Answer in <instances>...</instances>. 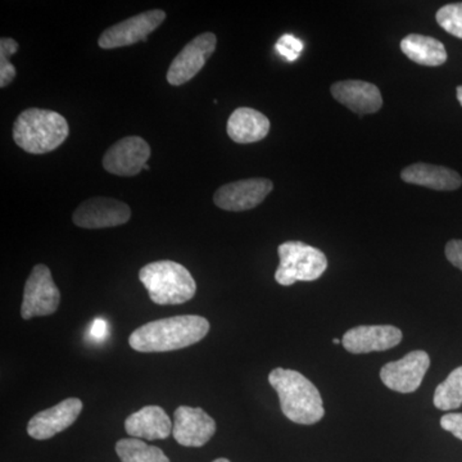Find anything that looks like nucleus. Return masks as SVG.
Here are the masks:
<instances>
[{"label": "nucleus", "instance_id": "f257e3e1", "mask_svg": "<svg viewBox=\"0 0 462 462\" xmlns=\"http://www.w3.org/2000/svg\"><path fill=\"white\" fill-rule=\"evenodd\" d=\"M208 331L209 322L202 316H173L142 325L129 343L138 352L178 351L200 342Z\"/></svg>", "mask_w": 462, "mask_h": 462}, {"label": "nucleus", "instance_id": "f03ea898", "mask_svg": "<svg viewBox=\"0 0 462 462\" xmlns=\"http://www.w3.org/2000/svg\"><path fill=\"white\" fill-rule=\"evenodd\" d=\"M269 382L278 393L282 411L289 420L312 425L324 418L320 392L302 374L278 367L270 373Z\"/></svg>", "mask_w": 462, "mask_h": 462}, {"label": "nucleus", "instance_id": "7ed1b4c3", "mask_svg": "<svg viewBox=\"0 0 462 462\" xmlns=\"http://www.w3.org/2000/svg\"><path fill=\"white\" fill-rule=\"evenodd\" d=\"M69 134L66 118L50 109H26L18 116L14 126L18 147L32 154L50 153L66 141Z\"/></svg>", "mask_w": 462, "mask_h": 462}, {"label": "nucleus", "instance_id": "20e7f679", "mask_svg": "<svg viewBox=\"0 0 462 462\" xmlns=\"http://www.w3.org/2000/svg\"><path fill=\"white\" fill-rule=\"evenodd\" d=\"M139 279L156 305H182L196 296L197 284L187 267L173 261H156L139 272Z\"/></svg>", "mask_w": 462, "mask_h": 462}, {"label": "nucleus", "instance_id": "39448f33", "mask_svg": "<svg viewBox=\"0 0 462 462\" xmlns=\"http://www.w3.org/2000/svg\"><path fill=\"white\" fill-rule=\"evenodd\" d=\"M279 263L275 281L284 287L297 282H314L328 269V258L320 249L302 242H285L278 248Z\"/></svg>", "mask_w": 462, "mask_h": 462}, {"label": "nucleus", "instance_id": "423d86ee", "mask_svg": "<svg viewBox=\"0 0 462 462\" xmlns=\"http://www.w3.org/2000/svg\"><path fill=\"white\" fill-rule=\"evenodd\" d=\"M60 302V289L51 278L50 267L36 264L33 267L23 291L21 316L23 320L53 315Z\"/></svg>", "mask_w": 462, "mask_h": 462}, {"label": "nucleus", "instance_id": "0eeeda50", "mask_svg": "<svg viewBox=\"0 0 462 462\" xmlns=\"http://www.w3.org/2000/svg\"><path fill=\"white\" fill-rule=\"evenodd\" d=\"M166 20V14L161 9H153L136 14L117 25L109 27L100 35L98 44L102 50L129 47L135 42H145L149 33L154 32Z\"/></svg>", "mask_w": 462, "mask_h": 462}, {"label": "nucleus", "instance_id": "6e6552de", "mask_svg": "<svg viewBox=\"0 0 462 462\" xmlns=\"http://www.w3.org/2000/svg\"><path fill=\"white\" fill-rule=\"evenodd\" d=\"M216 44H217V39L212 32L200 33L193 41L188 42L170 65L169 72H167L169 84L173 87H180V85L190 81L214 54Z\"/></svg>", "mask_w": 462, "mask_h": 462}, {"label": "nucleus", "instance_id": "1a4fd4ad", "mask_svg": "<svg viewBox=\"0 0 462 462\" xmlns=\"http://www.w3.org/2000/svg\"><path fill=\"white\" fill-rule=\"evenodd\" d=\"M430 366V358L427 352H410L401 360L384 365L380 370V379L392 391L412 393L420 387Z\"/></svg>", "mask_w": 462, "mask_h": 462}, {"label": "nucleus", "instance_id": "9d476101", "mask_svg": "<svg viewBox=\"0 0 462 462\" xmlns=\"http://www.w3.org/2000/svg\"><path fill=\"white\" fill-rule=\"evenodd\" d=\"M132 217V209L126 203L114 199L97 197L85 200L74 212V224L84 229H105L120 226Z\"/></svg>", "mask_w": 462, "mask_h": 462}, {"label": "nucleus", "instance_id": "9b49d317", "mask_svg": "<svg viewBox=\"0 0 462 462\" xmlns=\"http://www.w3.org/2000/svg\"><path fill=\"white\" fill-rule=\"evenodd\" d=\"M273 189V184L269 179H245L218 188L214 202L225 211H248L261 205Z\"/></svg>", "mask_w": 462, "mask_h": 462}, {"label": "nucleus", "instance_id": "f8f14e48", "mask_svg": "<svg viewBox=\"0 0 462 462\" xmlns=\"http://www.w3.org/2000/svg\"><path fill=\"white\" fill-rule=\"evenodd\" d=\"M151 147L141 136H127L115 143L103 157V166L117 176L138 175L147 165Z\"/></svg>", "mask_w": 462, "mask_h": 462}, {"label": "nucleus", "instance_id": "ddd939ff", "mask_svg": "<svg viewBox=\"0 0 462 462\" xmlns=\"http://www.w3.org/2000/svg\"><path fill=\"white\" fill-rule=\"evenodd\" d=\"M172 436L184 447L205 446L216 433V422L202 409L180 406L173 413Z\"/></svg>", "mask_w": 462, "mask_h": 462}, {"label": "nucleus", "instance_id": "4468645a", "mask_svg": "<svg viewBox=\"0 0 462 462\" xmlns=\"http://www.w3.org/2000/svg\"><path fill=\"white\" fill-rule=\"evenodd\" d=\"M83 411L79 398H67L44 411L36 413L27 424V433L33 439L45 440L71 427Z\"/></svg>", "mask_w": 462, "mask_h": 462}, {"label": "nucleus", "instance_id": "2eb2a0df", "mask_svg": "<svg viewBox=\"0 0 462 462\" xmlns=\"http://www.w3.org/2000/svg\"><path fill=\"white\" fill-rule=\"evenodd\" d=\"M402 331L392 325H364L346 331L342 345L349 354L363 355L387 351L400 345Z\"/></svg>", "mask_w": 462, "mask_h": 462}, {"label": "nucleus", "instance_id": "dca6fc26", "mask_svg": "<svg viewBox=\"0 0 462 462\" xmlns=\"http://www.w3.org/2000/svg\"><path fill=\"white\" fill-rule=\"evenodd\" d=\"M331 96L337 102L357 115L378 112L383 106L382 94L378 87L361 80L339 81L331 85Z\"/></svg>", "mask_w": 462, "mask_h": 462}, {"label": "nucleus", "instance_id": "f3484780", "mask_svg": "<svg viewBox=\"0 0 462 462\" xmlns=\"http://www.w3.org/2000/svg\"><path fill=\"white\" fill-rule=\"evenodd\" d=\"M172 422L160 406H145L132 413L125 421V430L138 439H166L172 433Z\"/></svg>", "mask_w": 462, "mask_h": 462}, {"label": "nucleus", "instance_id": "a211bd4d", "mask_svg": "<svg viewBox=\"0 0 462 462\" xmlns=\"http://www.w3.org/2000/svg\"><path fill=\"white\" fill-rule=\"evenodd\" d=\"M401 179L407 184L419 185L439 191H452L462 185V178L448 167L413 163L401 172Z\"/></svg>", "mask_w": 462, "mask_h": 462}, {"label": "nucleus", "instance_id": "6ab92c4d", "mask_svg": "<svg viewBox=\"0 0 462 462\" xmlns=\"http://www.w3.org/2000/svg\"><path fill=\"white\" fill-rule=\"evenodd\" d=\"M269 132V118L254 108H236L227 121V135L239 144L263 141Z\"/></svg>", "mask_w": 462, "mask_h": 462}, {"label": "nucleus", "instance_id": "aec40b11", "mask_svg": "<svg viewBox=\"0 0 462 462\" xmlns=\"http://www.w3.org/2000/svg\"><path fill=\"white\" fill-rule=\"evenodd\" d=\"M401 51L404 56L418 65L437 67L447 60L445 45L430 36L411 33L401 42Z\"/></svg>", "mask_w": 462, "mask_h": 462}, {"label": "nucleus", "instance_id": "412c9836", "mask_svg": "<svg viewBox=\"0 0 462 462\" xmlns=\"http://www.w3.org/2000/svg\"><path fill=\"white\" fill-rule=\"evenodd\" d=\"M116 452L121 462H170L162 449L149 446L138 438L118 440Z\"/></svg>", "mask_w": 462, "mask_h": 462}, {"label": "nucleus", "instance_id": "4be33fe9", "mask_svg": "<svg viewBox=\"0 0 462 462\" xmlns=\"http://www.w3.org/2000/svg\"><path fill=\"white\" fill-rule=\"evenodd\" d=\"M434 406L442 411H449L462 406V366L455 369L440 383L434 393Z\"/></svg>", "mask_w": 462, "mask_h": 462}, {"label": "nucleus", "instance_id": "5701e85b", "mask_svg": "<svg viewBox=\"0 0 462 462\" xmlns=\"http://www.w3.org/2000/svg\"><path fill=\"white\" fill-rule=\"evenodd\" d=\"M18 42L11 38H2L0 41V87L7 88L16 78L17 71L9 62V58L16 54Z\"/></svg>", "mask_w": 462, "mask_h": 462}, {"label": "nucleus", "instance_id": "b1692460", "mask_svg": "<svg viewBox=\"0 0 462 462\" xmlns=\"http://www.w3.org/2000/svg\"><path fill=\"white\" fill-rule=\"evenodd\" d=\"M437 23L456 38L462 39V3L443 5L437 12Z\"/></svg>", "mask_w": 462, "mask_h": 462}, {"label": "nucleus", "instance_id": "393cba45", "mask_svg": "<svg viewBox=\"0 0 462 462\" xmlns=\"http://www.w3.org/2000/svg\"><path fill=\"white\" fill-rule=\"evenodd\" d=\"M276 51L288 60H296L303 51V42L291 35H284L276 42Z\"/></svg>", "mask_w": 462, "mask_h": 462}, {"label": "nucleus", "instance_id": "a878e982", "mask_svg": "<svg viewBox=\"0 0 462 462\" xmlns=\"http://www.w3.org/2000/svg\"><path fill=\"white\" fill-rule=\"evenodd\" d=\"M440 427L462 440V413H447L442 416Z\"/></svg>", "mask_w": 462, "mask_h": 462}, {"label": "nucleus", "instance_id": "bb28decb", "mask_svg": "<svg viewBox=\"0 0 462 462\" xmlns=\"http://www.w3.org/2000/svg\"><path fill=\"white\" fill-rule=\"evenodd\" d=\"M446 257L455 267L462 272V240H449L446 245Z\"/></svg>", "mask_w": 462, "mask_h": 462}, {"label": "nucleus", "instance_id": "cd10ccee", "mask_svg": "<svg viewBox=\"0 0 462 462\" xmlns=\"http://www.w3.org/2000/svg\"><path fill=\"white\" fill-rule=\"evenodd\" d=\"M106 333H107V324H106L105 321L98 320L94 321L93 328H91V336L94 337V338H103V337L106 336Z\"/></svg>", "mask_w": 462, "mask_h": 462}, {"label": "nucleus", "instance_id": "c85d7f7f", "mask_svg": "<svg viewBox=\"0 0 462 462\" xmlns=\"http://www.w3.org/2000/svg\"><path fill=\"white\" fill-rule=\"evenodd\" d=\"M457 99L458 102H460V105L462 106V85L461 87L457 88Z\"/></svg>", "mask_w": 462, "mask_h": 462}, {"label": "nucleus", "instance_id": "c756f323", "mask_svg": "<svg viewBox=\"0 0 462 462\" xmlns=\"http://www.w3.org/2000/svg\"><path fill=\"white\" fill-rule=\"evenodd\" d=\"M212 462H230L227 460V458H217V460L212 461Z\"/></svg>", "mask_w": 462, "mask_h": 462}, {"label": "nucleus", "instance_id": "7c9ffc66", "mask_svg": "<svg viewBox=\"0 0 462 462\" xmlns=\"http://www.w3.org/2000/svg\"><path fill=\"white\" fill-rule=\"evenodd\" d=\"M334 345H339V343H342V340L340 339H333Z\"/></svg>", "mask_w": 462, "mask_h": 462}, {"label": "nucleus", "instance_id": "2f4dec72", "mask_svg": "<svg viewBox=\"0 0 462 462\" xmlns=\"http://www.w3.org/2000/svg\"><path fill=\"white\" fill-rule=\"evenodd\" d=\"M149 169H151V167H149L148 165L144 166V170H149Z\"/></svg>", "mask_w": 462, "mask_h": 462}]
</instances>
